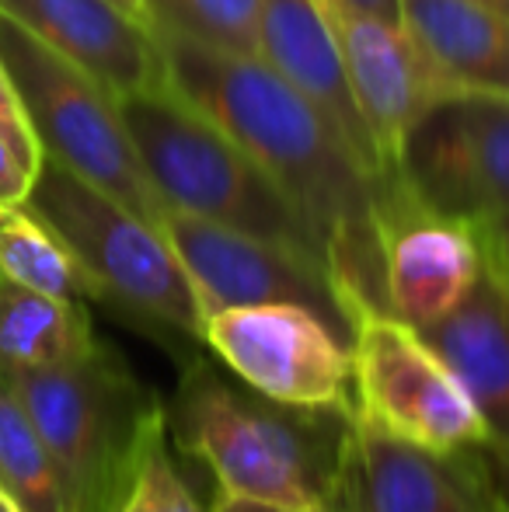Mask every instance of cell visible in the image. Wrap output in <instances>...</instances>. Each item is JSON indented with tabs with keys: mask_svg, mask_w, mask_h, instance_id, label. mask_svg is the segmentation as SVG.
<instances>
[{
	"mask_svg": "<svg viewBox=\"0 0 509 512\" xmlns=\"http://www.w3.org/2000/svg\"><path fill=\"white\" fill-rule=\"evenodd\" d=\"M0 14L123 98L168 84L150 21L116 0H0Z\"/></svg>",
	"mask_w": 509,
	"mask_h": 512,
	"instance_id": "obj_14",
	"label": "cell"
},
{
	"mask_svg": "<svg viewBox=\"0 0 509 512\" xmlns=\"http://www.w3.org/2000/svg\"><path fill=\"white\" fill-rule=\"evenodd\" d=\"M39 429L67 512H119L168 411L116 349L98 342L60 366L4 373Z\"/></svg>",
	"mask_w": 509,
	"mask_h": 512,
	"instance_id": "obj_2",
	"label": "cell"
},
{
	"mask_svg": "<svg viewBox=\"0 0 509 512\" xmlns=\"http://www.w3.org/2000/svg\"><path fill=\"white\" fill-rule=\"evenodd\" d=\"M98 345L81 300L49 297L0 276V373L42 370Z\"/></svg>",
	"mask_w": 509,
	"mask_h": 512,
	"instance_id": "obj_18",
	"label": "cell"
},
{
	"mask_svg": "<svg viewBox=\"0 0 509 512\" xmlns=\"http://www.w3.org/2000/svg\"><path fill=\"white\" fill-rule=\"evenodd\" d=\"M0 488L25 512H67L53 457L4 373H0Z\"/></svg>",
	"mask_w": 509,
	"mask_h": 512,
	"instance_id": "obj_20",
	"label": "cell"
},
{
	"mask_svg": "<svg viewBox=\"0 0 509 512\" xmlns=\"http://www.w3.org/2000/svg\"><path fill=\"white\" fill-rule=\"evenodd\" d=\"M384 307L412 328H433L461 307L482 272V237L475 223L426 213L387 185L381 206Z\"/></svg>",
	"mask_w": 509,
	"mask_h": 512,
	"instance_id": "obj_12",
	"label": "cell"
},
{
	"mask_svg": "<svg viewBox=\"0 0 509 512\" xmlns=\"http://www.w3.org/2000/svg\"><path fill=\"white\" fill-rule=\"evenodd\" d=\"M147 21H164L213 46L258 56V0H147Z\"/></svg>",
	"mask_w": 509,
	"mask_h": 512,
	"instance_id": "obj_21",
	"label": "cell"
},
{
	"mask_svg": "<svg viewBox=\"0 0 509 512\" xmlns=\"http://www.w3.org/2000/svg\"><path fill=\"white\" fill-rule=\"evenodd\" d=\"M0 512H25V509H21L18 502H14L11 495L4 492V488H0Z\"/></svg>",
	"mask_w": 509,
	"mask_h": 512,
	"instance_id": "obj_30",
	"label": "cell"
},
{
	"mask_svg": "<svg viewBox=\"0 0 509 512\" xmlns=\"http://www.w3.org/2000/svg\"><path fill=\"white\" fill-rule=\"evenodd\" d=\"M353 415L433 453H461L492 436L468 387L419 328L363 310L349 335Z\"/></svg>",
	"mask_w": 509,
	"mask_h": 512,
	"instance_id": "obj_7",
	"label": "cell"
},
{
	"mask_svg": "<svg viewBox=\"0 0 509 512\" xmlns=\"http://www.w3.org/2000/svg\"><path fill=\"white\" fill-rule=\"evenodd\" d=\"M168 436L217 474L220 492L328 506L346 415L276 405L234 391L213 366L196 363L178 384Z\"/></svg>",
	"mask_w": 509,
	"mask_h": 512,
	"instance_id": "obj_3",
	"label": "cell"
},
{
	"mask_svg": "<svg viewBox=\"0 0 509 512\" xmlns=\"http://www.w3.org/2000/svg\"><path fill=\"white\" fill-rule=\"evenodd\" d=\"M401 28L429 63L440 91L509 95V18L475 0H401Z\"/></svg>",
	"mask_w": 509,
	"mask_h": 512,
	"instance_id": "obj_17",
	"label": "cell"
},
{
	"mask_svg": "<svg viewBox=\"0 0 509 512\" xmlns=\"http://www.w3.org/2000/svg\"><path fill=\"white\" fill-rule=\"evenodd\" d=\"M116 102L147 182L164 209L245 230L318 258L311 234L279 185L171 84L123 95Z\"/></svg>",
	"mask_w": 509,
	"mask_h": 512,
	"instance_id": "obj_4",
	"label": "cell"
},
{
	"mask_svg": "<svg viewBox=\"0 0 509 512\" xmlns=\"http://www.w3.org/2000/svg\"><path fill=\"white\" fill-rule=\"evenodd\" d=\"M161 230L196 290L203 324L206 317L231 307L300 304L325 317L346 342L353 335L325 265L307 251L262 241L245 230L220 227L178 209H164Z\"/></svg>",
	"mask_w": 509,
	"mask_h": 512,
	"instance_id": "obj_10",
	"label": "cell"
},
{
	"mask_svg": "<svg viewBox=\"0 0 509 512\" xmlns=\"http://www.w3.org/2000/svg\"><path fill=\"white\" fill-rule=\"evenodd\" d=\"M0 60L25 105L42 157L63 164L77 178L161 227L164 203L147 182V171L119 115L116 95H109L77 63L49 49L4 14H0Z\"/></svg>",
	"mask_w": 509,
	"mask_h": 512,
	"instance_id": "obj_6",
	"label": "cell"
},
{
	"mask_svg": "<svg viewBox=\"0 0 509 512\" xmlns=\"http://www.w3.org/2000/svg\"><path fill=\"white\" fill-rule=\"evenodd\" d=\"M492 512H509V509L503 506V502H496V499H492Z\"/></svg>",
	"mask_w": 509,
	"mask_h": 512,
	"instance_id": "obj_31",
	"label": "cell"
},
{
	"mask_svg": "<svg viewBox=\"0 0 509 512\" xmlns=\"http://www.w3.org/2000/svg\"><path fill=\"white\" fill-rule=\"evenodd\" d=\"M150 28L171 88L252 154L297 209L349 328L363 310H387L381 237L387 185L356 161L321 108L262 56L213 46L164 21H150Z\"/></svg>",
	"mask_w": 509,
	"mask_h": 512,
	"instance_id": "obj_1",
	"label": "cell"
},
{
	"mask_svg": "<svg viewBox=\"0 0 509 512\" xmlns=\"http://www.w3.org/2000/svg\"><path fill=\"white\" fill-rule=\"evenodd\" d=\"M258 56L300 95L311 98L321 115L339 129L356 161L387 185L381 154L363 122L349 77L342 70L339 46L318 4L314 0H258Z\"/></svg>",
	"mask_w": 509,
	"mask_h": 512,
	"instance_id": "obj_15",
	"label": "cell"
},
{
	"mask_svg": "<svg viewBox=\"0 0 509 512\" xmlns=\"http://www.w3.org/2000/svg\"><path fill=\"white\" fill-rule=\"evenodd\" d=\"M314 4L328 21L353 98L374 136L384 175L391 178L408 126L440 91V84L401 25L356 11L342 0H314Z\"/></svg>",
	"mask_w": 509,
	"mask_h": 512,
	"instance_id": "obj_13",
	"label": "cell"
},
{
	"mask_svg": "<svg viewBox=\"0 0 509 512\" xmlns=\"http://www.w3.org/2000/svg\"><path fill=\"white\" fill-rule=\"evenodd\" d=\"M478 234H482V241L509 265V213L499 216V220H492V223H482Z\"/></svg>",
	"mask_w": 509,
	"mask_h": 512,
	"instance_id": "obj_26",
	"label": "cell"
},
{
	"mask_svg": "<svg viewBox=\"0 0 509 512\" xmlns=\"http://www.w3.org/2000/svg\"><path fill=\"white\" fill-rule=\"evenodd\" d=\"M475 4H482V7H489V11H499L509 18V0H475Z\"/></svg>",
	"mask_w": 509,
	"mask_h": 512,
	"instance_id": "obj_29",
	"label": "cell"
},
{
	"mask_svg": "<svg viewBox=\"0 0 509 512\" xmlns=\"http://www.w3.org/2000/svg\"><path fill=\"white\" fill-rule=\"evenodd\" d=\"M25 206L74 251L98 286V297H112L136 314L203 338L196 290L161 227L49 157H42Z\"/></svg>",
	"mask_w": 509,
	"mask_h": 512,
	"instance_id": "obj_5",
	"label": "cell"
},
{
	"mask_svg": "<svg viewBox=\"0 0 509 512\" xmlns=\"http://www.w3.org/2000/svg\"><path fill=\"white\" fill-rule=\"evenodd\" d=\"M210 512H332V506H293V502L252 499V495L220 492Z\"/></svg>",
	"mask_w": 509,
	"mask_h": 512,
	"instance_id": "obj_25",
	"label": "cell"
},
{
	"mask_svg": "<svg viewBox=\"0 0 509 512\" xmlns=\"http://www.w3.org/2000/svg\"><path fill=\"white\" fill-rule=\"evenodd\" d=\"M203 342L255 394L307 411H353L349 342L300 304L231 307L206 317Z\"/></svg>",
	"mask_w": 509,
	"mask_h": 512,
	"instance_id": "obj_9",
	"label": "cell"
},
{
	"mask_svg": "<svg viewBox=\"0 0 509 512\" xmlns=\"http://www.w3.org/2000/svg\"><path fill=\"white\" fill-rule=\"evenodd\" d=\"M0 276L63 300H102L74 251L25 203L0 206Z\"/></svg>",
	"mask_w": 509,
	"mask_h": 512,
	"instance_id": "obj_19",
	"label": "cell"
},
{
	"mask_svg": "<svg viewBox=\"0 0 509 512\" xmlns=\"http://www.w3.org/2000/svg\"><path fill=\"white\" fill-rule=\"evenodd\" d=\"M35 175L18 161V154L11 150V143L0 136V206H18L32 192Z\"/></svg>",
	"mask_w": 509,
	"mask_h": 512,
	"instance_id": "obj_24",
	"label": "cell"
},
{
	"mask_svg": "<svg viewBox=\"0 0 509 512\" xmlns=\"http://www.w3.org/2000/svg\"><path fill=\"white\" fill-rule=\"evenodd\" d=\"M422 335L468 387L492 436L509 443V265L485 241L471 293Z\"/></svg>",
	"mask_w": 509,
	"mask_h": 512,
	"instance_id": "obj_16",
	"label": "cell"
},
{
	"mask_svg": "<svg viewBox=\"0 0 509 512\" xmlns=\"http://www.w3.org/2000/svg\"><path fill=\"white\" fill-rule=\"evenodd\" d=\"M342 4L356 7V11L374 14V18H384V21L401 25V0H342Z\"/></svg>",
	"mask_w": 509,
	"mask_h": 512,
	"instance_id": "obj_27",
	"label": "cell"
},
{
	"mask_svg": "<svg viewBox=\"0 0 509 512\" xmlns=\"http://www.w3.org/2000/svg\"><path fill=\"white\" fill-rule=\"evenodd\" d=\"M328 506L332 512H492V495L464 450H422L349 411Z\"/></svg>",
	"mask_w": 509,
	"mask_h": 512,
	"instance_id": "obj_11",
	"label": "cell"
},
{
	"mask_svg": "<svg viewBox=\"0 0 509 512\" xmlns=\"http://www.w3.org/2000/svg\"><path fill=\"white\" fill-rule=\"evenodd\" d=\"M0 136L11 143V150L18 154V161L25 164L32 175H39L42 168V150L35 143V133L28 126L25 105H21L18 91H14V81L7 74L4 60H0Z\"/></svg>",
	"mask_w": 509,
	"mask_h": 512,
	"instance_id": "obj_22",
	"label": "cell"
},
{
	"mask_svg": "<svg viewBox=\"0 0 509 512\" xmlns=\"http://www.w3.org/2000/svg\"><path fill=\"white\" fill-rule=\"evenodd\" d=\"M119 7H126L129 14H136V18L147 21V0H116Z\"/></svg>",
	"mask_w": 509,
	"mask_h": 512,
	"instance_id": "obj_28",
	"label": "cell"
},
{
	"mask_svg": "<svg viewBox=\"0 0 509 512\" xmlns=\"http://www.w3.org/2000/svg\"><path fill=\"white\" fill-rule=\"evenodd\" d=\"M464 457H468V464L475 467V474L482 478L485 492L509 509V443L506 439L489 436L485 443L464 450Z\"/></svg>",
	"mask_w": 509,
	"mask_h": 512,
	"instance_id": "obj_23",
	"label": "cell"
},
{
	"mask_svg": "<svg viewBox=\"0 0 509 512\" xmlns=\"http://www.w3.org/2000/svg\"><path fill=\"white\" fill-rule=\"evenodd\" d=\"M387 185L426 213L492 223L509 213V95L436 91L394 157Z\"/></svg>",
	"mask_w": 509,
	"mask_h": 512,
	"instance_id": "obj_8",
	"label": "cell"
}]
</instances>
